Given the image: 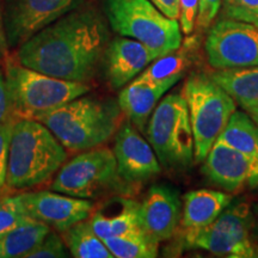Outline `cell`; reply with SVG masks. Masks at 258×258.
Segmentation results:
<instances>
[{
    "mask_svg": "<svg viewBox=\"0 0 258 258\" xmlns=\"http://www.w3.org/2000/svg\"><path fill=\"white\" fill-rule=\"evenodd\" d=\"M108 46L104 19L92 8L72 10L19 46L21 64L47 76L88 83Z\"/></svg>",
    "mask_w": 258,
    "mask_h": 258,
    "instance_id": "cell-1",
    "label": "cell"
},
{
    "mask_svg": "<svg viewBox=\"0 0 258 258\" xmlns=\"http://www.w3.org/2000/svg\"><path fill=\"white\" fill-rule=\"evenodd\" d=\"M67 159L64 147L37 120H16L10 140L6 188L24 190L53 177Z\"/></svg>",
    "mask_w": 258,
    "mask_h": 258,
    "instance_id": "cell-2",
    "label": "cell"
},
{
    "mask_svg": "<svg viewBox=\"0 0 258 258\" xmlns=\"http://www.w3.org/2000/svg\"><path fill=\"white\" fill-rule=\"evenodd\" d=\"M118 111L111 103L80 96L37 118L72 152L101 146L117 129Z\"/></svg>",
    "mask_w": 258,
    "mask_h": 258,
    "instance_id": "cell-3",
    "label": "cell"
},
{
    "mask_svg": "<svg viewBox=\"0 0 258 258\" xmlns=\"http://www.w3.org/2000/svg\"><path fill=\"white\" fill-rule=\"evenodd\" d=\"M5 79L16 120H37L42 115L55 110L90 91L86 83L69 82L47 76L10 61L6 64Z\"/></svg>",
    "mask_w": 258,
    "mask_h": 258,
    "instance_id": "cell-4",
    "label": "cell"
},
{
    "mask_svg": "<svg viewBox=\"0 0 258 258\" xmlns=\"http://www.w3.org/2000/svg\"><path fill=\"white\" fill-rule=\"evenodd\" d=\"M194 134V159L205 160L231 116L237 110L234 99L209 74H190L182 89Z\"/></svg>",
    "mask_w": 258,
    "mask_h": 258,
    "instance_id": "cell-5",
    "label": "cell"
},
{
    "mask_svg": "<svg viewBox=\"0 0 258 258\" xmlns=\"http://www.w3.org/2000/svg\"><path fill=\"white\" fill-rule=\"evenodd\" d=\"M104 8L112 30L141 42L160 56L182 44L179 22L166 17L150 0H104Z\"/></svg>",
    "mask_w": 258,
    "mask_h": 258,
    "instance_id": "cell-6",
    "label": "cell"
},
{
    "mask_svg": "<svg viewBox=\"0 0 258 258\" xmlns=\"http://www.w3.org/2000/svg\"><path fill=\"white\" fill-rule=\"evenodd\" d=\"M147 139L160 165L185 169L194 160V134L182 93H170L158 103L148 120Z\"/></svg>",
    "mask_w": 258,
    "mask_h": 258,
    "instance_id": "cell-7",
    "label": "cell"
},
{
    "mask_svg": "<svg viewBox=\"0 0 258 258\" xmlns=\"http://www.w3.org/2000/svg\"><path fill=\"white\" fill-rule=\"evenodd\" d=\"M127 184L118 173L114 151L95 147L64 161L51 189L73 198L91 200L106 194L125 192Z\"/></svg>",
    "mask_w": 258,
    "mask_h": 258,
    "instance_id": "cell-8",
    "label": "cell"
},
{
    "mask_svg": "<svg viewBox=\"0 0 258 258\" xmlns=\"http://www.w3.org/2000/svg\"><path fill=\"white\" fill-rule=\"evenodd\" d=\"M252 227L251 206L237 202L228 206L211 225L184 237L185 245L220 257L257 258L258 243Z\"/></svg>",
    "mask_w": 258,
    "mask_h": 258,
    "instance_id": "cell-9",
    "label": "cell"
},
{
    "mask_svg": "<svg viewBox=\"0 0 258 258\" xmlns=\"http://www.w3.org/2000/svg\"><path fill=\"white\" fill-rule=\"evenodd\" d=\"M208 63L215 70L258 66V28L224 18L209 29L205 42Z\"/></svg>",
    "mask_w": 258,
    "mask_h": 258,
    "instance_id": "cell-10",
    "label": "cell"
},
{
    "mask_svg": "<svg viewBox=\"0 0 258 258\" xmlns=\"http://www.w3.org/2000/svg\"><path fill=\"white\" fill-rule=\"evenodd\" d=\"M84 0H5L8 44L18 47L47 25L82 6Z\"/></svg>",
    "mask_w": 258,
    "mask_h": 258,
    "instance_id": "cell-11",
    "label": "cell"
},
{
    "mask_svg": "<svg viewBox=\"0 0 258 258\" xmlns=\"http://www.w3.org/2000/svg\"><path fill=\"white\" fill-rule=\"evenodd\" d=\"M19 199L29 217L43 222L60 233L89 219L95 207L91 200L47 190L21 194Z\"/></svg>",
    "mask_w": 258,
    "mask_h": 258,
    "instance_id": "cell-12",
    "label": "cell"
},
{
    "mask_svg": "<svg viewBox=\"0 0 258 258\" xmlns=\"http://www.w3.org/2000/svg\"><path fill=\"white\" fill-rule=\"evenodd\" d=\"M114 154L118 173L128 184H137L151 179L160 172L161 165L157 154L140 131L131 121L118 128L115 137Z\"/></svg>",
    "mask_w": 258,
    "mask_h": 258,
    "instance_id": "cell-13",
    "label": "cell"
},
{
    "mask_svg": "<svg viewBox=\"0 0 258 258\" xmlns=\"http://www.w3.org/2000/svg\"><path fill=\"white\" fill-rule=\"evenodd\" d=\"M203 163L202 172L226 192H238L245 185L258 186V167L243 153L219 139Z\"/></svg>",
    "mask_w": 258,
    "mask_h": 258,
    "instance_id": "cell-14",
    "label": "cell"
},
{
    "mask_svg": "<svg viewBox=\"0 0 258 258\" xmlns=\"http://www.w3.org/2000/svg\"><path fill=\"white\" fill-rule=\"evenodd\" d=\"M160 55L134 38L120 36L106 46L103 55L105 77L112 89H121L137 78Z\"/></svg>",
    "mask_w": 258,
    "mask_h": 258,
    "instance_id": "cell-15",
    "label": "cell"
},
{
    "mask_svg": "<svg viewBox=\"0 0 258 258\" xmlns=\"http://www.w3.org/2000/svg\"><path fill=\"white\" fill-rule=\"evenodd\" d=\"M143 228L158 243L165 241L176 233L182 219V203L173 189L154 185L140 203Z\"/></svg>",
    "mask_w": 258,
    "mask_h": 258,
    "instance_id": "cell-16",
    "label": "cell"
},
{
    "mask_svg": "<svg viewBox=\"0 0 258 258\" xmlns=\"http://www.w3.org/2000/svg\"><path fill=\"white\" fill-rule=\"evenodd\" d=\"M89 222L101 239L115 235L145 232L141 224L140 203L124 196H111L93 207Z\"/></svg>",
    "mask_w": 258,
    "mask_h": 258,
    "instance_id": "cell-17",
    "label": "cell"
},
{
    "mask_svg": "<svg viewBox=\"0 0 258 258\" xmlns=\"http://www.w3.org/2000/svg\"><path fill=\"white\" fill-rule=\"evenodd\" d=\"M182 77H173L164 82L140 83L133 80L118 96V105L128 120L140 132L146 131L148 120L160 98Z\"/></svg>",
    "mask_w": 258,
    "mask_h": 258,
    "instance_id": "cell-18",
    "label": "cell"
},
{
    "mask_svg": "<svg viewBox=\"0 0 258 258\" xmlns=\"http://www.w3.org/2000/svg\"><path fill=\"white\" fill-rule=\"evenodd\" d=\"M182 225L184 237L211 225L232 203L230 192L201 189L189 191L184 195Z\"/></svg>",
    "mask_w": 258,
    "mask_h": 258,
    "instance_id": "cell-19",
    "label": "cell"
},
{
    "mask_svg": "<svg viewBox=\"0 0 258 258\" xmlns=\"http://www.w3.org/2000/svg\"><path fill=\"white\" fill-rule=\"evenodd\" d=\"M211 77L244 110L258 105V66L217 70Z\"/></svg>",
    "mask_w": 258,
    "mask_h": 258,
    "instance_id": "cell-20",
    "label": "cell"
},
{
    "mask_svg": "<svg viewBox=\"0 0 258 258\" xmlns=\"http://www.w3.org/2000/svg\"><path fill=\"white\" fill-rule=\"evenodd\" d=\"M196 43V38H189L185 43L180 44L178 49L161 55L148 64L134 80L140 83H157L173 77H182L192 62Z\"/></svg>",
    "mask_w": 258,
    "mask_h": 258,
    "instance_id": "cell-21",
    "label": "cell"
},
{
    "mask_svg": "<svg viewBox=\"0 0 258 258\" xmlns=\"http://www.w3.org/2000/svg\"><path fill=\"white\" fill-rule=\"evenodd\" d=\"M219 140L230 145L258 167V124L245 111H234Z\"/></svg>",
    "mask_w": 258,
    "mask_h": 258,
    "instance_id": "cell-22",
    "label": "cell"
},
{
    "mask_svg": "<svg viewBox=\"0 0 258 258\" xmlns=\"http://www.w3.org/2000/svg\"><path fill=\"white\" fill-rule=\"evenodd\" d=\"M49 232L48 225L28 219L0 237V258H24Z\"/></svg>",
    "mask_w": 258,
    "mask_h": 258,
    "instance_id": "cell-23",
    "label": "cell"
},
{
    "mask_svg": "<svg viewBox=\"0 0 258 258\" xmlns=\"http://www.w3.org/2000/svg\"><path fill=\"white\" fill-rule=\"evenodd\" d=\"M62 238L70 253L76 258H114L88 219L63 231Z\"/></svg>",
    "mask_w": 258,
    "mask_h": 258,
    "instance_id": "cell-24",
    "label": "cell"
},
{
    "mask_svg": "<svg viewBox=\"0 0 258 258\" xmlns=\"http://www.w3.org/2000/svg\"><path fill=\"white\" fill-rule=\"evenodd\" d=\"M116 258H154L158 256L159 243L146 232L115 235L103 239Z\"/></svg>",
    "mask_w": 258,
    "mask_h": 258,
    "instance_id": "cell-25",
    "label": "cell"
},
{
    "mask_svg": "<svg viewBox=\"0 0 258 258\" xmlns=\"http://www.w3.org/2000/svg\"><path fill=\"white\" fill-rule=\"evenodd\" d=\"M28 219L30 217L25 212L19 195L0 196V237Z\"/></svg>",
    "mask_w": 258,
    "mask_h": 258,
    "instance_id": "cell-26",
    "label": "cell"
},
{
    "mask_svg": "<svg viewBox=\"0 0 258 258\" xmlns=\"http://www.w3.org/2000/svg\"><path fill=\"white\" fill-rule=\"evenodd\" d=\"M225 18L246 22L258 28V0H221Z\"/></svg>",
    "mask_w": 258,
    "mask_h": 258,
    "instance_id": "cell-27",
    "label": "cell"
},
{
    "mask_svg": "<svg viewBox=\"0 0 258 258\" xmlns=\"http://www.w3.org/2000/svg\"><path fill=\"white\" fill-rule=\"evenodd\" d=\"M70 256L62 235L50 230L24 258H64Z\"/></svg>",
    "mask_w": 258,
    "mask_h": 258,
    "instance_id": "cell-28",
    "label": "cell"
},
{
    "mask_svg": "<svg viewBox=\"0 0 258 258\" xmlns=\"http://www.w3.org/2000/svg\"><path fill=\"white\" fill-rule=\"evenodd\" d=\"M200 0H179V25L182 32L190 36L195 30Z\"/></svg>",
    "mask_w": 258,
    "mask_h": 258,
    "instance_id": "cell-29",
    "label": "cell"
},
{
    "mask_svg": "<svg viewBox=\"0 0 258 258\" xmlns=\"http://www.w3.org/2000/svg\"><path fill=\"white\" fill-rule=\"evenodd\" d=\"M15 122L0 127V192L6 188V177H8L9 151L11 132Z\"/></svg>",
    "mask_w": 258,
    "mask_h": 258,
    "instance_id": "cell-30",
    "label": "cell"
},
{
    "mask_svg": "<svg viewBox=\"0 0 258 258\" xmlns=\"http://www.w3.org/2000/svg\"><path fill=\"white\" fill-rule=\"evenodd\" d=\"M221 8V0H200L196 25L200 30L211 27Z\"/></svg>",
    "mask_w": 258,
    "mask_h": 258,
    "instance_id": "cell-31",
    "label": "cell"
},
{
    "mask_svg": "<svg viewBox=\"0 0 258 258\" xmlns=\"http://www.w3.org/2000/svg\"><path fill=\"white\" fill-rule=\"evenodd\" d=\"M16 121L11 97L4 73L0 71V127Z\"/></svg>",
    "mask_w": 258,
    "mask_h": 258,
    "instance_id": "cell-32",
    "label": "cell"
},
{
    "mask_svg": "<svg viewBox=\"0 0 258 258\" xmlns=\"http://www.w3.org/2000/svg\"><path fill=\"white\" fill-rule=\"evenodd\" d=\"M159 11L166 17L177 19L179 18V0H150Z\"/></svg>",
    "mask_w": 258,
    "mask_h": 258,
    "instance_id": "cell-33",
    "label": "cell"
},
{
    "mask_svg": "<svg viewBox=\"0 0 258 258\" xmlns=\"http://www.w3.org/2000/svg\"><path fill=\"white\" fill-rule=\"evenodd\" d=\"M6 46H8V40H6V34H5V28L2 23V18H0V59L4 55Z\"/></svg>",
    "mask_w": 258,
    "mask_h": 258,
    "instance_id": "cell-34",
    "label": "cell"
},
{
    "mask_svg": "<svg viewBox=\"0 0 258 258\" xmlns=\"http://www.w3.org/2000/svg\"><path fill=\"white\" fill-rule=\"evenodd\" d=\"M252 215H253L252 232H253V235H254V239H256L257 243H258V203L252 208Z\"/></svg>",
    "mask_w": 258,
    "mask_h": 258,
    "instance_id": "cell-35",
    "label": "cell"
},
{
    "mask_svg": "<svg viewBox=\"0 0 258 258\" xmlns=\"http://www.w3.org/2000/svg\"><path fill=\"white\" fill-rule=\"evenodd\" d=\"M246 112L251 116V118H252V120L258 124V105L257 106H252V108L247 109Z\"/></svg>",
    "mask_w": 258,
    "mask_h": 258,
    "instance_id": "cell-36",
    "label": "cell"
}]
</instances>
